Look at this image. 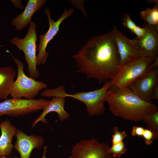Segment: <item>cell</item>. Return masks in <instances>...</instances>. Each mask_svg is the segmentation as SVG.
I'll return each mask as SVG.
<instances>
[{
    "label": "cell",
    "instance_id": "44dd1931",
    "mask_svg": "<svg viewBox=\"0 0 158 158\" xmlns=\"http://www.w3.org/2000/svg\"><path fill=\"white\" fill-rule=\"evenodd\" d=\"M113 130L114 134L112 136L111 142L112 145L120 142L127 137L126 131H120L118 127L116 126L114 127Z\"/></svg>",
    "mask_w": 158,
    "mask_h": 158
},
{
    "label": "cell",
    "instance_id": "7a4b0ae2",
    "mask_svg": "<svg viewBox=\"0 0 158 158\" xmlns=\"http://www.w3.org/2000/svg\"><path fill=\"white\" fill-rule=\"evenodd\" d=\"M106 102L113 115L134 121H142L147 114L158 110L155 104L142 100L128 87H111L107 92Z\"/></svg>",
    "mask_w": 158,
    "mask_h": 158
},
{
    "label": "cell",
    "instance_id": "6da1fadb",
    "mask_svg": "<svg viewBox=\"0 0 158 158\" xmlns=\"http://www.w3.org/2000/svg\"><path fill=\"white\" fill-rule=\"evenodd\" d=\"M76 72L88 79L93 78L99 83L112 80L120 64V57L111 31L94 36L74 54Z\"/></svg>",
    "mask_w": 158,
    "mask_h": 158
},
{
    "label": "cell",
    "instance_id": "8fae6325",
    "mask_svg": "<svg viewBox=\"0 0 158 158\" xmlns=\"http://www.w3.org/2000/svg\"><path fill=\"white\" fill-rule=\"evenodd\" d=\"M158 83V68L151 70L133 81L128 87L142 100L152 102V91Z\"/></svg>",
    "mask_w": 158,
    "mask_h": 158
},
{
    "label": "cell",
    "instance_id": "484cf974",
    "mask_svg": "<svg viewBox=\"0 0 158 158\" xmlns=\"http://www.w3.org/2000/svg\"><path fill=\"white\" fill-rule=\"evenodd\" d=\"M151 100L158 99V83L154 87L151 95Z\"/></svg>",
    "mask_w": 158,
    "mask_h": 158
},
{
    "label": "cell",
    "instance_id": "f1b7e54d",
    "mask_svg": "<svg viewBox=\"0 0 158 158\" xmlns=\"http://www.w3.org/2000/svg\"><path fill=\"white\" fill-rule=\"evenodd\" d=\"M0 158H12L8 157L7 156H2L0 157ZM13 158H20V157L17 156H15Z\"/></svg>",
    "mask_w": 158,
    "mask_h": 158
},
{
    "label": "cell",
    "instance_id": "3957f363",
    "mask_svg": "<svg viewBox=\"0 0 158 158\" xmlns=\"http://www.w3.org/2000/svg\"><path fill=\"white\" fill-rule=\"evenodd\" d=\"M111 86V83L110 80L104 83L103 86L98 89L69 94L66 92L64 86L61 85L53 89H45L40 95L44 97H70L78 100L85 104L88 115L91 116L104 114V103L106 102L107 92Z\"/></svg>",
    "mask_w": 158,
    "mask_h": 158
},
{
    "label": "cell",
    "instance_id": "f546056e",
    "mask_svg": "<svg viewBox=\"0 0 158 158\" xmlns=\"http://www.w3.org/2000/svg\"><path fill=\"white\" fill-rule=\"evenodd\" d=\"M1 117V116H0V117Z\"/></svg>",
    "mask_w": 158,
    "mask_h": 158
},
{
    "label": "cell",
    "instance_id": "ba28073f",
    "mask_svg": "<svg viewBox=\"0 0 158 158\" xmlns=\"http://www.w3.org/2000/svg\"><path fill=\"white\" fill-rule=\"evenodd\" d=\"M73 12V9L71 8L68 10L65 9L60 17L56 21L52 19L50 10L48 8L44 11L48 18L49 24V29L43 35L39 36V44L38 45L37 51L38 53L37 55V65L44 64L46 62L49 55L46 51L47 47L49 43L54 38L59 30L60 25L66 18L70 16Z\"/></svg>",
    "mask_w": 158,
    "mask_h": 158
},
{
    "label": "cell",
    "instance_id": "4316f807",
    "mask_svg": "<svg viewBox=\"0 0 158 158\" xmlns=\"http://www.w3.org/2000/svg\"><path fill=\"white\" fill-rule=\"evenodd\" d=\"M13 4L17 8L24 9V6L22 3V1L20 0H11Z\"/></svg>",
    "mask_w": 158,
    "mask_h": 158
},
{
    "label": "cell",
    "instance_id": "9a60e30c",
    "mask_svg": "<svg viewBox=\"0 0 158 158\" xmlns=\"http://www.w3.org/2000/svg\"><path fill=\"white\" fill-rule=\"evenodd\" d=\"M0 157L9 156L12 152L14 145L12 140L16 135L17 129L7 119L0 123Z\"/></svg>",
    "mask_w": 158,
    "mask_h": 158
},
{
    "label": "cell",
    "instance_id": "2e32d148",
    "mask_svg": "<svg viewBox=\"0 0 158 158\" xmlns=\"http://www.w3.org/2000/svg\"><path fill=\"white\" fill-rule=\"evenodd\" d=\"M51 100L45 107L40 115L32 123V126L33 128L40 121L47 124L45 116L49 113L55 112L58 115L60 120L62 121L69 117V114L65 110L64 107L65 102V97H52Z\"/></svg>",
    "mask_w": 158,
    "mask_h": 158
},
{
    "label": "cell",
    "instance_id": "7402d4cb",
    "mask_svg": "<svg viewBox=\"0 0 158 158\" xmlns=\"http://www.w3.org/2000/svg\"><path fill=\"white\" fill-rule=\"evenodd\" d=\"M123 25L128 29L130 30L131 32L137 25L131 20L129 16L127 14H123Z\"/></svg>",
    "mask_w": 158,
    "mask_h": 158
},
{
    "label": "cell",
    "instance_id": "30bf717a",
    "mask_svg": "<svg viewBox=\"0 0 158 158\" xmlns=\"http://www.w3.org/2000/svg\"><path fill=\"white\" fill-rule=\"evenodd\" d=\"M111 31L116 44L121 66L141 57H147L139 47L135 39H130L120 31L115 26Z\"/></svg>",
    "mask_w": 158,
    "mask_h": 158
},
{
    "label": "cell",
    "instance_id": "d6986e66",
    "mask_svg": "<svg viewBox=\"0 0 158 158\" xmlns=\"http://www.w3.org/2000/svg\"><path fill=\"white\" fill-rule=\"evenodd\" d=\"M147 129L153 133L154 140L158 139V110L145 115L142 120Z\"/></svg>",
    "mask_w": 158,
    "mask_h": 158
},
{
    "label": "cell",
    "instance_id": "7c38bea8",
    "mask_svg": "<svg viewBox=\"0 0 158 158\" xmlns=\"http://www.w3.org/2000/svg\"><path fill=\"white\" fill-rule=\"evenodd\" d=\"M15 136L16 140L14 147L20 158H29L32 151L35 149L40 150L44 143L42 137L32 134L29 135L20 129H17Z\"/></svg>",
    "mask_w": 158,
    "mask_h": 158
},
{
    "label": "cell",
    "instance_id": "cb8c5ba5",
    "mask_svg": "<svg viewBox=\"0 0 158 158\" xmlns=\"http://www.w3.org/2000/svg\"><path fill=\"white\" fill-rule=\"evenodd\" d=\"M146 31L147 27L145 24L142 28L137 25L131 32L135 34L137 36L136 38L139 39L144 36Z\"/></svg>",
    "mask_w": 158,
    "mask_h": 158
},
{
    "label": "cell",
    "instance_id": "5b68a950",
    "mask_svg": "<svg viewBox=\"0 0 158 158\" xmlns=\"http://www.w3.org/2000/svg\"><path fill=\"white\" fill-rule=\"evenodd\" d=\"M7 52L11 55L17 66V75L10 95L12 98L34 99L41 90L47 87V84L27 76L24 71L23 63L15 57L8 51L7 50Z\"/></svg>",
    "mask_w": 158,
    "mask_h": 158
},
{
    "label": "cell",
    "instance_id": "8992f818",
    "mask_svg": "<svg viewBox=\"0 0 158 158\" xmlns=\"http://www.w3.org/2000/svg\"><path fill=\"white\" fill-rule=\"evenodd\" d=\"M36 25L34 21L29 24L28 32L25 37L21 38L16 37L12 38L11 44L16 46L24 54L27 63L29 77L35 79L39 77L40 72L37 68V41Z\"/></svg>",
    "mask_w": 158,
    "mask_h": 158
},
{
    "label": "cell",
    "instance_id": "9c48e42d",
    "mask_svg": "<svg viewBox=\"0 0 158 158\" xmlns=\"http://www.w3.org/2000/svg\"><path fill=\"white\" fill-rule=\"evenodd\" d=\"M108 144L99 143L95 138L77 142L72 148V158H112Z\"/></svg>",
    "mask_w": 158,
    "mask_h": 158
},
{
    "label": "cell",
    "instance_id": "4fadbf2b",
    "mask_svg": "<svg viewBox=\"0 0 158 158\" xmlns=\"http://www.w3.org/2000/svg\"><path fill=\"white\" fill-rule=\"evenodd\" d=\"M145 25L147 31L145 35L140 39H135L146 56L156 57L158 56V30L147 24Z\"/></svg>",
    "mask_w": 158,
    "mask_h": 158
},
{
    "label": "cell",
    "instance_id": "5bb4252c",
    "mask_svg": "<svg viewBox=\"0 0 158 158\" xmlns=\"http://www.w3.org/2000/svg\"><path fill=\"white\" fill-rule=\"evenodd\" d=\"M46 0H28L23 11L12 20L11 25L16 30H22L32 21L34 13L43 6Z\"/></svg>",
    "mask_w": 158,
    "mask_h": 158
},
{
    "label": "cell",
    "instance_id": "ffe728a7",
    "mask_svg": "<svg viewBox=\"0 0 158 158\" xmlns=\"http://www.w3.org/2000/svg\"><path fill=\"white\" fill-rule=\"evenodd\" d=\"M126 151L125 143L123 141L112 145L108 149L109 153L113 157L115 158L121 157L122 154L126 152Z\"/></svg>",
    "mask_w": 158,
    "mask_h": 158
},
{
    "label": "cell",
    "instance_id": "52a82bcc",
    "mask_svg": "<svg viewBox=\"0 0 158 158\" xmlns=\"http://www.w3.org/2000/svg\"><path fill=\"white\" fill-rule=\"evenodd\" d=\"M49 100L43 98H12L0 103V116L17 117L43 109Z\"/></svg>",
    "mask_w": 158,
    "mask_h": 158
},
{
    "label": "cell",
    "instance_id": "277c9868",
    "mask_svg": "<svg viewBox=\"0 0 158 158\" xmlns=\"http://www.w3.org/2000/svg\"><path fill=\"white\" fill-rule=\"evenodd\" d=\"M156 57H141L119 66L115 76L111 80V87H128L138 78L151 70L150 65Z\"/></svg>",
    "mask_w": 158,
    "mask_h": 158
},
{
    "label": "cell",
    "instance_id": "ac0fdd59",
    "mask_svg": "<svg viewBox=\"0 0 158 158\" xmlns=\"http://www.w3.org/2000/svg\"><path fill=\"white\" fill-rule=\"evenodd\" d=\"M152 8H147L140 13V17L149 25L153 26L158 30V1L155 3Z\"/></svg>",
    "mask_w": 158,
    "mask_h": 158
},
{
    "label": "cell",
    "instance_id": "e0dca14e",
    "mask_svg": "<svg viewBox=\"0 0 158 158\" xmlns=\"http://www.w3.org/2000/svg\"><path fill=\"white\" fill-rule=\"evenodd\" d=\"M16 75L12 67H0V100L7 99L10 95Z\"/></svg>",
    "mask_w": 158,
    "mask_h": 158
},
{
    "label": "cell",
    "instance_id": "603a6c76",
    "mask_svg": "<svg viewBox=\"0 0 158 158\" xmlns=\"http://www.w3.org/2000/svg\"><path fill=\"white\" fill-rule=\"evenodd\" d=\"M142 136L145 140V144L148 145H151L154 140V135L152 132L148 129H145Z\"/></svg>",
    "mask_w": 158,
    "mask_h": 158
},
{
    "label": "cell",
    "instance_id": "d4e9b609",
    "mask_svg": "<svg viewBox=\"0 0 158 158\" xmlns=\"http://www.w3.org/2000/svg\"><path fill=\"white\" fill-rule=\"evenodd\" d=\"M145 129L144 128L141 126H134L131 132V135L133 136H142Z\"/></svg>",
    "mask_w": 158,
    "mask_h": 158
},
{
    "label": "cell",
    "instance_id": "83f0119b",
    "mask_svg": "<svg viewBox=\"0 0 158 158\" xmlns=\"http://www.w3.org/2000/svg\"><path fill=\"white\" fill-rule=\"evenodd\" d=\"M47 147L46 146H45L43 147V155L42 158H47L46 156L47 153ZM68 158H72L71 156H70Z\"/></svg>",
    "mask_w": 158,
    "mask_h": 158
}]
</instances>
